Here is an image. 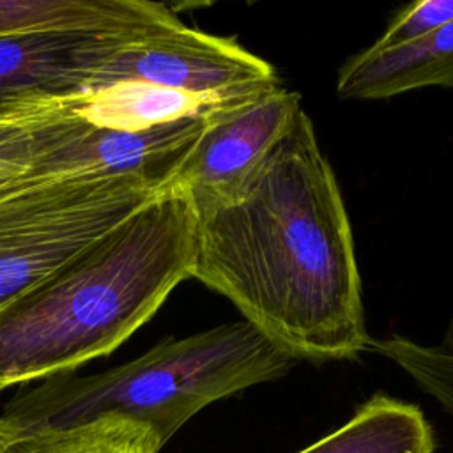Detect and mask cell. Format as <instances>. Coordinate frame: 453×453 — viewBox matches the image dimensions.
<instances>
[{
  "mask_svg": "<svg viewBox=\"0 0 453 453\" xmlns=\"http://www.w3.org/2000/svg\"><path fill=\"white\" fill-rule=\"evenodd\" d=\"M193 278L297 361L370 349L350 219L304 110L237 200L196 216Z\"/></svg>",
  "mask_w": 453,
  "mask_h": 453,
  "instance_id": "1",
  "label": "cell"
},
{
  "mask_svg": "<svg viewBox=\"0 0 453 453\" xmlns=\"http://www.w3.org/2000/svg\"><path fill=\"white\" fill-rule=\"evenodd\" d=\"M196 216L165 189L67 264L0 306V391L108 356L195 269Z\"/></svg>",
  "mask_w": 453,
  "mask_h": 453,
  "instance_id": "2",
  "label": "cell"
},
{
  "mask_svg": "<svg viewBox=\"0 0 453 453\" xmlns=\"http://www.w3.org/2000/svg\"><path fill=\"white\" fill-rule=\"evenodd\" d=\"M297 363L242 319L163 340L106 372L64 373L19 389L2 407L0 421L35 432L119 416L150 426L166 444L207 405L276 380Z\"/></svg>",
  "mask_w": 453,
  "mask_h": 453,
  "instance_id": "3",
  "label": "cell"
},
{
  "mask_svg": "<svg viewBox=\"0 0 453 453\" xmlns=\"http://www.w3.org/2000/svg\"><path fill=\"white\" fill-rule=\"evenodd\" d=\"M133 175L28 180L0 196V306L67 264L149 203Z\"/></svg>",
  "mask_w": 453,
  "mask_h": 453,
  "instance_id": "4",
  "label": "cell"
},
{
  "mask_svg": "<svg viewBox=\"0 0 453 453\" xmlns=\"http://www.w3.org/2000/svg\"><path fill=\"white\" fill-rule=\"evenodd\" d=\"M145 83L188 94L209 108L253 99L280 87L276 69L230 37H218L182 21L129 39L96 74L88 92Z\"/></svg>",
  "mask_w": 453,
  "mask_h": 453,
  "instance_id": "5",
  "label": "cell"
},
{
  "mask_svg": "<svg viewBox=\"0 0 453 453\" xmlns=\"http://www.w3.org/2000/svg\"><path fill=\"white\" fill-rule=\"evenodd\" d=\"M303 111L283 85L205 115V127L172 186L195 216L237 200Z\"/></svg>",
  "mask_w": 453,
  "mask_h": 453,
  "instance_id": "6",
  "label": "cell"
},
{
  "mask_svg": "<svg viewBox=\"0 0 453 453\" xmlns=\"http://www.w3.org/2000/svg\"><path fill=\"white\" fill-rule=\"evenodd\" d=\"M143 34L48 28L0 35V119L87 94L111 57Z\"/></svg>",
  "mask_w": 453,
  "mask_h": 453,
  "instance_id": "7",
  "label": "cell"
},
{
  "mask_svg": "<svg viewBox=\"0 0 453 453\" xmlns=\"http://www.w3.org/2000/svg\"><path fill=\"white\" fill-rule=\"evenodd\" d=\"M205 127V115L140 129L87 126L46 150L28 177L50 180L74 175H133L157 191L172 186Z\"/></svg>",
  "mask_w": 453,
  "mask_h": 453,
  "instance_id": "8",
  "label": "cell"
},
{
  "mask_svg": "<svg viewBox=\"0 0 453 453\" xmlns=\"http://www.w3.org/2000/svg\"><path fill=\"white\" fill-rule=\"evenodd\" d=\"M425 87L453 88V21L403 46H368L336 76L340 99H389Z\"/></svg>",
  "mask_w": 453,
  "mask_h": 453,
  "instance_id": "9",
  "label": "cell"
},
{
  "mask_svg": "<svg viewBox=\"0 0 453 453\" xmlns=\"http://www.w3.org/2000/svg\"><path fill=\"white\" fill-rule=\"evenodd\" d=\"M297 453H435V435L419 405L375 393L343 425Z\"/></svg>",
  "mask_w": 453,
  "mask_h": 453,
  "instance_id": "10",
  "label": "cell"
},
{
  "mask_svg": "<svg viewBox=\"0 0 453 453\" xmlns=\"http://www.w3.org/2000/svg\"><path fill=\"white\" fill-rule=\"evenodd\" d=\"M83 96L37 104L0 119V196L28 182L37 159L65 138L80 133Z\"/></svg>",
  "mask_w": 453,
  "mask_h": 453,
  "instance_id": "11",
  "label": "cell"
},
{
  "mask_svg": "<svg viewBox=\"0 0 453 453\" xmlns=\"http://www.w3.org/2000/svg\"><path fill=\"white\" fill-rule=\"evenodd\" d=\"M163 446L150 426L119 416L35 432H18L0 421V453H159Z\"/></svg>",
  "mask_w": 453,
  "mask_h": 453,
  "instance_id": "12",
  "label": "cell"
},
{
  "mask_svg": "<svg viewBox=\"0 0 453 453\" xmlns=\"http://www.w3.org/2000/svg\"><path fill=\"white\" fill-rule=\"evenodd\" d=\"M209 111L212 108L188 94L145 83H119L85 94L81 106L90 126L111 129H140Z\"/></svg>",
  "mask_w": 453,
  "mask_h": 453,
  "instance_id": "13",
  "label": "cell"
},
{
  "mask_svg": "<svg viewBox=\"0 0 453 453\" xmlns=\"http://www.w3.org/2000/svg\"><path fill=\"white\" fill-rule=\"evenodd\" d=\"M398 366L453 419V352L402 334L372 338L370 349Z\"/></svg>",
  "mask_w": 453,
  "mask_h": 453,
  "instance_id": "14",
  "label": "cell"
},
{
  "mask_svg": "<svg viewBox=\"0 0 453 453\" xmlns=\"http://www.w3.org/2000/svg\"><path fill=\"white\" fill-rule=\"evenodd\" d=\"M453 21V0H421L398 11L370 48L386 50L414 42Z\"/></svg>",
  "mask_w": 453,
  "mask_h": 453,
  "instance_id": "15",
  "label": "cell"
},
{
  "mask_svg": "<svg viewBox=\"0 0 453 453\" xmlns=\"http://www.w3.org/2000/svg\"><path fill=\"white\" fill-rule=\"evenodd\" d=\"M441 347H444L446 350L453 352V317H451V320H449V324H448V327H446V333H444V338H442Z\"/></svg>",
  "mask_w": 453,
  "mask_h": 453,
  "instance_id": "16",
  "label": "cell"
}]
</instances>
